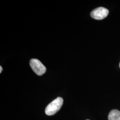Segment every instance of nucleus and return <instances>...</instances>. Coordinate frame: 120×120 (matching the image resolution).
Segmentation results:
<instances>
[{
	"instance_id": "4",
	"label": "nucleus",
	"mask_w": 120,
	"mask_h": 120,
	"mask_svg": "<svg viewBox=\"0 0 120 120\" xmlns=\"http://www.w3.org/2000/svg\"><path fill=\"white\" fill-rule=\"evenodd\" d=\"M109 120H120V111L113 109L110 112L108 116Z\"/></svg>"
},
{
	"instance_id": "7",
	"label": "nucleus",
	"mask_w": 120,
	"mask_h": 120,
	"mask_svg": "<svg viewBox=\"0 0 120 120\" xmlns=\"http://www.w3.org/2000/svg\"></svg>"
},
{
	"instance_id": "6",
	"label": "nucleus",
	"mask_w": 120,
	"mask_h": 120,
	"mask_svg": "<svg viewBox=\"0 0 120 120\" xmlns=\"http://www.w3.org/2000/svg\"><path fill=\"white\" fill-rule=\"evenodd\" d=\"M119 66H120V64H119Z\"/></svg>"
},
{
	"instance_id": "1",
	"label": "nucleus",
	"mask_w": 120,
	"mask_h": 120,
	"mask_svg": "<svg viewBox=\"0 0 120 120\" xmlns=\"http://www.w3.org/2000/svg\"><path fill=\"white\" fill-rule=\"evenodd\" d=\"M63 103V98L60 97H58L47 106L45 110L46 114L48 116L53 115L60 110Z\"/></svg>"
},
{
	"instance_id": "3",
	"label": "nucleus",
	"mask_w": 120,
	"mask_h": 120,
	"mask_svg": "<svg viewBox=\"0 0 120 120\" xmlns=\"http://www.w3.org/2000/svg\"><path fill=\"white\" fill-rule=\"evenodd\" d=\"M109 13L108 9L101 7L94 9L90 13V16L94 19L100 20L106 17Z\"/></svg>"
},
{
	"instance_id": "5",
	"label": "nucleus",
	"mask_w": 120,
	"mask_h": 120,
	"mask_svg": "<svg viewBox=\"0 0 120 120\" xmlns=\"http://www.w3.org/2000/svg\"><path fill=\"white\" fill-rule=\"evenodd\" d=\"M0 73H1V72H2V67L0 66Z\"/></svg>"
},
{
	"instance_id": "2",
	"label": "nucleus",
	"mask_w": 120,
	"mask_h": 120,
	"mask_svg": "<svg viewBox=\"0 0 120 120\" xmlns=\"http://www.w3.org/2000/svg\"><path fill=\"white\" fill-rule=\"evenodd\" d=\"M30 67L34 73L39 76H41L45 73L46 68L43 64L36 59H32L30 60Z\"/></svg>"
}]
</instances>
